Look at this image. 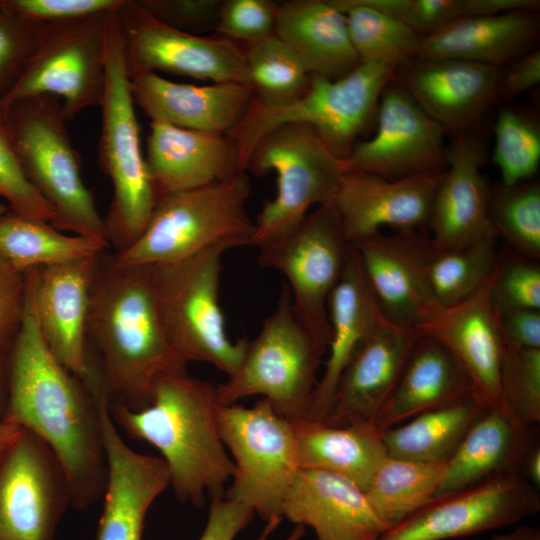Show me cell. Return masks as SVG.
Segmentation results:
<instances>
[{"mask_svg": "<svg viewBox=\"0 0 540 540\" xmlns=\"http://www.w3.org/2000/svg\"><path fill=\"white\" fill-rule=\"evenodd\" d=\"M102 389L91 391L51 353L40 334L28 285L24 320L9 353L2 421L33 433L49 447L69 483L71 507L77 510L94 505L105 489L98 401Z\"/></svg>", "mask_w": 540, "mask_h": 540, "instance_id": "6da1fadb", "label": "cell"}, {"mask_svg": "<svg viewBox=\"0 0 540 540\" xmlns=\"http://www.w3.org/2000/svg\"><path fill=\"white\" fill-rule=\"evenodd\" d=\"M87 341L109 404L141 409L160 376L186 371L162 326L151 266L121 265L107 251L92 285Z\"/></svg>", "mask_w": 540, "mask_h": 540, "instance_id": "7a4b0ae2", "label": "cell"}, {"mask_svg": "<svg viewBox=\"0 0 540 540\" xmlns=\"http://www.w3.org/2000/svg\"><path fill=\"white\" fill-rule=\"evenodd\" d=\"M219 407L215 386L187 371L160 376L141 409L109 404L117 427L161 454L178 501L198 507L205 494L224 496L234 473L219 431Z\"/></svg>", "mask_w": 540, "mask_h": 540, "instance_id": "3957f363", "label": "cell"}, {"mask_svg": "<svg viewBox=\"0 0 540 540\" xmlns=\"http://www.w3.org/2000/svg\"><path fill=\"white\" fill-rule=\"evenodd\" d=\"M0 120L26 178L54 211L50 224L62 232L107 241L59 99L37 95L14 101L0 109Z\"/></svg>", "mask_w": 540, "mask_h": 540, "instance_id": "277c9868", "label": "cell"}, {"mask_svg": "<svg viewBox=\"0 0 540 540\" xmlns=\"http://www.w3.org/2000/svg\"><path fill=\"white\" fill-rule=\"evenodd\" d=\"M117 11L110 15L106 31V81L98 146L99 167L113 187L103 220L106 239L116 253L140 236L158 200L141 150Z\"/></svg>", "mask_w": 540, "mask_h": 540, "instance_id": "5b68a950", "label": "cell"}, {"mask_svg": "<svg viewBox=\"0 0 540 540\" xmlns=\"http://www.w3.org/2000/svg\"><path fill=\"white\" fill-rule=\"evenodd\" d=\"M251 192L247 172L202 187L162 195L148 222L128 248L113 252L121 265L172 263L205 249L253 245L254 222L246 203Z\"/></svg>", "mask_w": 540, "mask_h": 540, "instance_id": "8992f818", "label": "cell"}, {"mask_svg": "<svg viewBox=\"0 0 540 540\" xmlns=\"http://www.w3.org/2000/svg\"><path fill=\"white\" fill-rule=\"evenodd\" d=\"M398 64H360L336 80L311 74L304 94L281 107L266 108L251 101L241 122L226 134L238 150L241 169L246 171L258 141L287 123L310 126L335 156L348 159L360 136L376 123L381 94Z\"/></svg>", "mask_w": 540, "mask_h": 540, "instance_id": "52a82bcc", "label": "cell"}, {"mask_svg": "<svg viewBox=\"0 0 540 540\" xmlns=\"http://www.w3.org/2000/svg\"><path fill=\"white\" fill-rule=\"evenodd\" d=\"M327 351L296 317L286 285L257 336L247 340L235 372L215 386L216 400L220 406H229L260 395L279 415L289 420L302 418Z\"/></svg>", "mask_w": 540, "mask_h": 540, "instance_id": "ba28073f", "label": "cell"}, {"mask_svg": "<svg viewBox=\"0 0 540 540\" xmlns=\"http://www.w3.org/2000/svg\"><path fill=\"white\" fill-rule=\"evenodd\" d=\"M231 248L218 245L185 259L150 265L159 317L177 356L206 362L228 376L243 357L247 338L232 341L219 303L222 257Z\"/></svg>", "mask_w": 540, "mask_h": 540, "instance_id": "9c48e42d", "label": "cell"}, {"mask_svg": "<svg viewBox=\"0 0 540 540\" xmlns=\"http://www.w3.org/2000/svg\"><path fill=\"white\" fill-rule=\"evenodd\" d=\"M276 174V194L266 201L254 223L253 246L298 226L314 205L330 203L348 171L308 125L287 123L255 145L246 172Z\"/></svg>", "mask_w": 540, "mask_h": 540, "instance_id": "30bf717a", "label": "cell"}, {"mask_svg": "<svg viewBox=\"0 0 540 540\" xmlns=\"http://www.w3.org/2000/svg\"><path fill=\"white\" fill-rule=\"evenodd\" d=\"M218 425L235 467L225 497L266 523L281 521L285 495L300 469L291 420L262 398L251 407L220 406Z\"/></svg>", "mask_w": 540, "mask_h": 540, "instance_id": "8fae6325", "label": "cell"}, {"mask_svg": "<svg viewBox=\"0 0 540 540\" xmlns=\"http://www.w3.org/2000/svg\"><path fill=\"white\" fill-rule=\"evenodd\" d=\"M113 12L39 24L36 47L0 109L23 98L52 95L69 121L88 108L100 107L106 81V31Z\"/></svg>", "mask_w": 540, "mask_h": 540, "instance_id": "7c38bea8", "label": "cell"}, {"mask_svg": "<svg viewBox=\"0 0 540 540\" xmlns=\"http://www.w3.org/2000/svg\"><path fill=\"white\" fill-rule=\"evenodd\" d=\"M256 247L258 264L286 278L298 320L328 347V299L342 276L351 247L332 204L317 206L298 226Z\"/></svg>", "mask_w": 540, "mask_h": 540, "instance_id": "4fadbf2b", "label": "cell"}, {"mask_svg": "<svg viewBox=\"0 0 540 540\" xmlns=\"http://www.w3.org/2000/svg\"><path fill=\"white\" fill-rule=\"evenodd\" d=\"M117 16L129 77L162 71L213 83L248 84L245 48L237 42L173 28L153 17L138 0H125Z\"/></svg>", "mask_w": 540, "mask_h": 540, "instance_id": "5bb4252c", "label": "cell"}, {"mask_svg": "<svg viewBox=\"0 0 540 540\" xmlns=\"http://www.w3.org/2000/svg\"><path fill=\"white\" fill-rule=\"evenodd\" d=\"M70 506V486L57 458L20 428L0 460V540H54Z\"/></svg>", "mask_w": 540, "mask_h": 540, "instance_id": "9a60e30c", "label": "cell"}, {"mask_svg": "<svg viewBox=\"0 0 540 540\" xmlns=\"http://www.w3.org/2000/svg\"><path fill=\"white\" fill-rule=\"evenodd\" d=\"M540 511L538 488L513 474L435 497L378 540H450L515 526Z\"/></svg>", "mask_w": 540, "mask_h": 540, "instance_id": "2e32d148", "label": "cell"}, {"mask_svg": "<svg viewBox=\"0 0 540 540\" xmlns=\"http://www.w3.org/2000/svg\"><path fill=\"white\" fill-rule=\"evenodd\" d=\"M376 124L375 135L359 140L346 159L348 171L398 180L446 170V131L394 79L383 89Z\"/></svg>", "mask_w": 540, "mask_h": 540, "instance_id": "e0dca14e", "label": "cell"}, {"mask_svg": "<svg viewBox=\"0 0 540 540\" xmlns=\"http://www.w3.org/2000/svg\"><path fill=\"white\" fill-rule=\"evenodd\" d=\"M100 255L26 271L34 314L45 344L87 387L99 378L89 352L87 321Z\"/></svg>", "mask_w": 540, "mask_h": 540, "instance_id": "ac0fdd59", "label": "cell"}, {"mask_svg": "<svg viewBox=\"0 0 540 540\" xmlns=\"http://www.w3.org/2000/svg\"><path fill=\"white\" fill-rule=\"evenodd\" d=\"M351 245L386 321L419 331L442 309L429 281L428 231L379 232Z\"/></svg>", "mask_w": 540, "mask_h": 540, "instance_id": "d6986e66", "label": "cell"}, {"mask_svg": "<svg viewBox=\"0 0 540 540\" xmlns=\"http://www.w3.org/2000/svg\"><path fill=\"white\" fill-rule=\"evenodd\" d=\"M446 156L428 223L432 248L448 250L498 238L489 215L491 187L482 171L488 156L484 139L472 131L457 133Z\"/></svg>", "mask_w": 540, "mask_h": 540, "instance_id": "ffe728a7", "label": "cell"}, {"mask_svg": "<svg viewBox=\"0 0 540 540\" xmlns=\"http://www.w3.org/2000/svg\"><path fill=\"white\" fill-rule=\"evenodd\" d=\"M502 69L452 59L409 57L392 79L446 132L472 131L497 99Z\"/></svg>", "mask_w": 540, "mask_h": 540, "instance_id": "44dd1931", "label": "cell"}, {"mask_svg": "<svg viewBox=\"0 0 540 540\" xmlns=\"http://www.w3.org/2000/svg\"><path fill=\"white\" fill-rule=\"evenodd\" d=\"M444 172L389 180L347 171L330 202L352 244L388 226L396 232L428 231L433 198Z\"/></svg>", "mask_w": 540, "mask_h": 540, "instance_id": "7402d4cb", "label": "cell"}, {"mask_svg": "<svg viewBox=\"0 0 540 540\" xmlns=\"http://www.w3.org/2000/svg\"><path fill=\"white\" fill-rule=\"evenodd\" d=\"M98 401L107 473L94 540H142L148 510L170 485L168 468L162 458L139 453L124 441L105 392Z\"/></svg>", "mask_w": 540, "mask_h": 540, "instance_id": "603a6c76", "label": "cell"}, {"mask_svg": "<svg viewBox=\"0 0 540 540\" xmlns=\"http://www.w3.org/2000/svg\"><path fill=\"white\" fill-rule=\"evenodd\" d=\"M421 334L417 329L383 321L344 368L322 422L334 427L373 424Z\"/></svg>", "mask_w": 540, "mask_h": 540, "instance_id": "cb8c5ba5", "label": "cell"}, {"mask_svg": "<svg viewBox=\"0 0 540 540\" xmlns=\"http://www.w3.org/2000/svg\"><path fill=\"white\" fill-rule=\"evenodd\" d=\"M493 276L466 299L442 307L419 329L447 348L485 408L502 404L500 372L505 344L491 298Z\"/></svg>", "mask_w": 540, "mask_h": 540, "instance_id": "d4e9b609", "label": "cell"}, {"mask_svg": "<svg viewBox=\"0 0 540 540\" xmlns=\"http://www.w3.org/2000/svg\"><path fill=\"white\" fill-rule=\"evenodd\" d=\"M282 517L311 527L317 540H378L388 530L364 490L318 469L298 470L285 495Z\"/></svg>", "mask_w": 540, "mask_h": 540, "instance_id": "484cf974", "label": "cell"}, {"mask_svg": "<svg viewBox=\"0 0 540 540\" xmlns=\"http://www.w3.org/2000/svg\"><path fill=\"white\" fill-rule=\"evenodd\" d=\"M130 92L151 121L227 134L245 116L253 98L250 85L220 82L211 85L176 83L155 72L129 77Z\"/></svg>", "mask_w": 540, "mask_h": 540, "instance_id": "4316f807", "label": "cell"}, {"mask_svg": "<svg viewBox=\"0 0 540 540\" xmlns=\"http://www.w3.org/2000/svg\"><path fill=\"white\" fill-rule=\"evenodd\" d=\"M146 163L158 198L223 181L244 172L226 134L151 121Z\"/></svg>", "mask_w": 540, "mask_h": 540, "instance_id": "83f0119b", "label": "cell"}, {"mask_svg": "<svg viewBox=\"0 0 540 540\" xmlns=\"http://www.w3.org/2000/svg\"><path fill=\"white\" fill-rule=\"evenodd\" d=\"M538 442L536 425L523 424L503 404L485 408L446 460L435 497L498 475L521 477L525 458Z\"/></svg>", "mask_w": 540, "mask_h": 540, "instance_id": "f1b7e54d", "label": "cell"}, {"mask_svg": "<svg viewBox=\"0 0 540 540\" xmlns=\"http://www.w3.org/2000/svg\"><path fill=\"white\" fill-rule=\"evenodd\" d=\"M327 309L331 328L327 359L302 417L314 421L323 420L337 381L357 348L385 321L352 245Z\"/></svg>", "mask_w": 540, "mask_h": 540, "instance_id": "f546056e", "label": "cell"}, {"mask_svg": "<svg viewBox=\"0 0 540 540\" xmlns=\"http://www.w3.org/2000/svg\"><path fill=\"white\" fill-rule=\"evenodd\" d=\"M539 32L536 11L467 17L421 36L414 57L452 58L502 69L535 49Z\"/></svg>", "mask_w": 540, "mask_h": 540, "instance_id": "4dcf8cb0", "label": "cell"}, {"mask_svg": "<svg viewBox=\"0 0 540 540\" xmlns=\"http://www.w3.org/2000/svg\"><path fill=\"white\" fill-rule=\"evenodd\" d=\"M470 395V382L447 348L434 337L421 334L373 425L383 433L426 410Z\"/></svg>", "mask_w": 540, "mask_h": 540, "instance_id": "1f68e13d", "label": "cell"}, {"mask_svg": "<svg viewBox=\"0 0 540 540\" xmlns=\"http://www.w3.org/2000/svg\"><path fill=\"white\" fill-rule=\"evenodd\" d=\"M274 35L301 58L310 74L342 78L361 63L346 16L329 0H289L278 5Z\"/></svg>", "mask_w": 540, "mask_h": 540, "instance_id": "d6a6232c", "label": "cell"}, {"mask_svg": "<svg viewBox=\"0 0 540 540\" xmlns=\"http://www.w3.org/2000/svg\"><path fill=\"white\" fill-rule=\"evenodd\" d=\"M291 422L300 468L335 473L364 491L388 456L373 424L334 427L306 418Z\"/></svg>", "mask_w": 540, "mask_h": 540, "instance_id": "836d02e7", "label": "cell"}, {"mask_svg": "<svg viewBox=\"0 0 540 540\" xmlns=\"http://www.w3.org/2000/svg\"><path fill=\"white\" fill-rule=\"evenodd\" d=\"M484 410L473 395L426 410L382 433L387 455L418 461L447 460Z\"/></svg>", "mask_w": 540, "mask_h": 540, "instance_id": "e575fe53", "label": "cell"}, {"mask_svg": "<svg viewBox=\"0 0 540 540\" xmlns=\"http://www.w3.org/2000/svg\"><path fill=\"white\" fill-rule=\"evenodd\" d=\"M109 248L106 240L66 235L48 222L10 210L0 216V255L22 272L96 257Z\"/></svg>", "mask_w": 540, "mask_h": 540, "instance_id": "d590c367", "label": "cell"}, {"mask_svg": "<svg viewBox=\"0 0 540 540\" xmlns=\"http://www.w3.org/2000/svg\"><path fill=\"white\" fill-rule=\"evenodd\" d=\"M445 464L446 460L418 461L391 456L384 459L365 494L388 529L434 499Z\"/></svg>", "mask_w": 540, "mask_h": 540, "instance_id": "8d00e7d4", "label": "cell"}, {"mask_svg": "<svg viewBox=\"0 0 540 540\" xmlns=\"http://www.w3.org/2000/svg\"><path fill=\"white\" fill-rule=\"evenodd\" d=\"M252 102L266 108L290 104L307 90L310 73L298 54L276 35L246 45Z\"/></svg>", "mask_w": 540, "mask_h": 540, "instance_id": "74e56055", "label": "cell"}, {"mask_svg": "<svg viewBox=\"0 0 540 540\" xmlns=\"http://www.w3.org/2000/svg\"><path fill=\"white\" fill-rule=\"evenodd\" d=\"M345 14L353 48L361 64L400 63L417 53L421 36L364 0H329Z\"/></svg>", "mask_w": 540, "mask_h": 540, "instance_id": "f35d334b", "label": "cell"}, {"mask_svg": "<svg viewBox=\"0 0 540 540\" xmlns=\"http://www.w3.org/2000/svg\"><path fill=\"white\" fill-rule=\"evenodd\" d=\"M496 240L486 238L448 250H434L431 246L429 281L442 307L466 299L493 276L499 258Z\"/></svg>", "mask_w": 540, "mask_h": 540, "instance_id": "ab89813d", "label": "cell"}, {"mask_svg": "<svg viewBox=\"0 0 540 540\" xmlns=\"http://www.w3.org/2000/svg\"><path fill=\"white\" fill-rule=\"evenodd\" d=\"M489 215L497 237L517 254L540 258V185L527 180L515 185L491 187Z\"/></svg>", "mask_w": 540, "mask_h": 540, "instance_id": "60d3db41", "label": "cell"}, {"mask_svg": "<svg viewBox=\"0 0 540 540\" xmlns=\"http://www.w3.org/2000/svg\"><path fill=\"white\" fill-rule=\"evenodd\" d=\"M394 17L420 36H425L467 17L494 15L514 10L536 11L537 0H364Z\"/></svg>", "mask_w": 540, "mask_h": 540, "instance_id": "b9f144b4", "label": "cell"}, {"mask_svg": "<svg viewBox=\"0 0 540 540\" xmlns=\"http://www.w3.org/2000/svg\"><path fill=\"white\" fill-rule=\"evenodd\" d=\"M493 162L502 184L511 186L530 180L540 165V123L535 113L506 107L496 119Z\"/></svg>", "mask_w": 540, "mask_h": 540, "instance_id": "7bdbcfd3", "label": "cell"}, {"mask_svg": "<svg viewBox=\"0 0 540 540\" xmlns=\"http://www.w3.org/2000/svg\"><path fill=\"white\" fill-rule=\"evenodd\" d=\"M500 372L501 403L523 424L540 423V349L505 343Z\"/></svg>", "mask_w": 540, "mask_h": 540, "instance_id": "ee69618b", "label": "cell"}, {"mask_svg": "<svg viewBox=\"0 0 540 540\" xmlns=\"http://www.w3.org/2000/svg\"><path fill=\"white\" fill-rule=\"evenodd\" d=\"M491 298L497 311L540 310V267L536 260L519 254L506 259L499 256Z\"/></svg>", "mask_w": 540, "mask_h": 540, "instance_id": "f6af8a7d", "label": "cell"}, {"mask_svg": "<svg viewBox=\"0 0 540 540\" xmlns=\"http://www.w3.org/2000/svg\"><path fill=\"white\" fill-rule=\"evenodd\" d=\"M279 3L272 0H222L218 35L250 45L274 34Z\"/></svg>", "mask_w": 540, "mask_h": 540, "instance_id": "bcb514c9", "label": "cell"}, {"mask_svg": "<svg viewBox=\"0 0 540 540\" xmlns=\"http://www.w3.org/2000/svg\"><path fill=\"white\" fill-rule=\"evenodd\" d=\"M0 196L15 214L50 223L52 207L26 178L0 120Z\"/></svg>", "mask_w": 540, "mask_h": 540, "instance_id": "7dc6e473", "label": "cell"}, {"mask_svg": "<svg viewBox=\"0 0 540 540\" xmlns=\"http://www.w3.org/2000/svg\"><path fill=\"white\" fill-rule=\"evenodd\" d=\"M125 0H0V10L34 24H52L117 11Z\"/></svg>", "mask_w": 540, "mask_h": 540, "instance_id": "c3c4849f", "label": "cell"}, {"mask_svg": "<svg viewBox=\"0 0 540 540\" xmlns=\"http://www.w3.org/2000/svg\"><path fill=\"white\" fill-rule=\"evenodd\" d=\"M39 24L0 10V103L15 85L36 47Z\"/></svg>", "mask_w": 540, "mask_h": 540, "instance_id": "681fc988", "label": "cell"}, {"mask_svg": "<svg viewBox=\"0 0 540 540\" xmlns=\"http://www.w3.org/2000/svg\"><path fill=\"white\" fill-rule=\"evenodd\" d=\"M27 276L0 255V350L10 353L27 303Z\"/></svg>", "mask_w": 540, "mask_h": 540, "instance_id": "f907efd6", "label": "cell"}, {"mask_svg": "<svg viewBox=\"0 0 540 540\" xmlns=\"http://www.w3.org/2000/svg\"><path fill=\"white\" fill-rule=\"evenodd\" d=\"M159 21L196 34L216 26L222 0H138Z\"/></svg>", "mask_w": 540, "mask_h": 540, "instance_id": "816d5d0a", "label": "cell"}, {"mask_svg": "<svg viewBox=\"0 0 540 540\" xmlns=\"http://www.w3.org/2000/svg\"><path fill=\"white\" fill-rule=\"evenodd\" d=\"M254 512L224 496L211 498L205 528L198 540H235Z\"/></svg>", "mask_w": 540, "mask_h": 540, "instance_id": "f5cc1de1", "label": "cell"}, {"mask_svg": "<svg viewBox=\"0 0 540 540\" xmlns=\"http://www.w3.org/2000/svg\"><path fill=\"white\" fill-rule=\"evenodd\" d=\"M497 313L505 343L540 349V310L506 309Z\"/></svg>", "mask_w": 540, "mask_h": 540, "instance_id": "db71d44e", "label": "cell"}, {"mask_svg": "<svg viewBox=\"0 0 540 540\" xmlns=\"http://www.w3.org/2000/svg\"><path fill=\"white\" fill-rule=\"evenodd\" d=\"M540 82V51L533 49L502 70L497 86V99H513Z\"/></svg>", "mask_w": 540, "mask_h": 540, "instance_id": "11a10c76", "label": "cell"}, {"mask_svg": "<svg viewBox=\"0 0 540 540\" xmlns=\"http://www.w3.org/2000/svg\"><path fill=\"white\" fill-rule=\"evenodd\" d=\"M521 477L536 488L540 486V443L528 452L521 471Z\"/></svg>", "mask_w": 540, "mask_h": 540, "instance_id": "9f6ffc18", "label": "cell"}, {"mask_svg": "<svg viewBox=\"0 0 540 540\" xmlns=\"http://www.w3.org/2000/svg\"><path fill=\"white\" fill-rule=\"evenodd\" d=\"M487 540H540V528L520 525L509 531L496 534Z\"/></svg>", "mask_w": 540, "mask_h": 540, "instance_id": "6f0895ef", "label": "cell"}, {"mask_svg": "<svg viewBox=\"0 0 540 540\" xmlns=\"http://www.w3.org/2000/svg\"><path fill=\"white\" fill-rule=\"evenodd\" d=\"M9 387V353L0 350V421L5 415Z\"/></svg>", "mask_w": 540, "mask_h": 540, "instance_id": "680465c9", "label": "cell"}, {"mask_svg": "<svg viewBox=\"0 0 540 540\" xmlns=\"http://www.w3.org/2000/svg\"><path fill=\"white\" fill-rule=\"evenodd\" d=\"M19 431V427L0 421V460L18 435Z\"/></svg>", "mask_w": 540, "mask_h": 540, "instance_id": "91938a15", "label": "cell"}, {"mask_svg": "<svg viewBox=\"0 0 540 540\" xmlns=\"http://www.w3.org/2000/svg\"><path fill=\"white\" fill-rule=\"evenodd\" d=\"M281 521H270L266 523V526L261 533L258 540H266L268 536L274 531ZM305 534V527L302 525H296V527L290 532L285 540H300Z\"/></svg>", "mask_w": 540, "mask_h": 540, "instance_id": "94428289", "label": "cell"}, {"mask_svg": "<svg viewBox=\"0 0 540 540\" xmlns=\"http://www.w3.org/2000/svg\"><path fill=\"white\" fill-rule=\"evenodd\" d=\"M9 211V207L6 204L0 202V216Z\"/></svg>", "mask_w": 540, "mask_h": 540, "instance_id": "6125c7cd", "label": "cell"}]
</instances>
